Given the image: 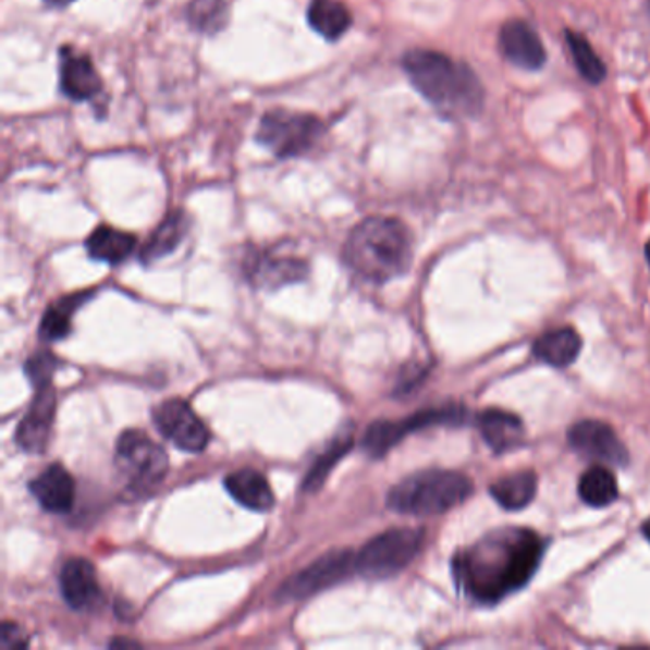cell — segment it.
I'll list each match as a JSON object with an SVG mask.
<instances>
[{"label": "cell", "instance_id": "cell-3", "mask_svg": "<svg viewBox=\"0 0 650 650\" xmlns=\"http://www.w3.org/2000/svg\"><path fill=\"white\" fill-rule=\"evenodd\" d=\"M344 260L353 273L370 283H388L410 268L413 235L395 218H367L345 241Z\"/></svg>", "mask_w": 650, "mask_h": 650}, {"label": "cell", "instance_id": "cell-20", "mask_svg": "<svg viewBox=\"0 0 650 650\" xmlns=\"http://www.w3.org/2000/svg\"><path fill=\"white\" fill-rule=\"evenodd\" d=\"M536 359L555 368H565L578 359L581 352V338L576 330L559 329L545 332L535 342Z\"/></svg>", "mask_w": 650, "mask_h": 650}, {"label": "cell", "instance_id": "cell-24", "mask_svg": "<svg viewBox=\"0 0 650 650\" xmlns=\"http://www.w3.org/2000/svg\"><path fill=\"white\" fill-rule=\"evenodd\" d=\"M307 22L327 40H338L352 25V14L340 0H311Z\"/></svg>", "mask_w": 650, "mask_h": 650}, {"label": "cell", "instance_id": "cell-2", "mask_svg": "<svg viewBox=\"0 0 650 650\" xmlns=\"http://www.w3.org/2000/svg\"><path fill=\"white\" fill-rule=\"evenodd\" d=\"M403 68L414 88L443 115L459 119L481 111L485 90L466 63L433 50H413L403 58Z\"/></svg>", "mask_w": 650, "mask_h": 650}, {"label": "cell", "instance_id": "cell-5", "mask_svg": "<svg viewBox=\"0 0 650 650\" xmlns=\"http://www.w3.org/2000/svg\"><path fill=\"white\" fill-rule=\"evenodd\" d=\"M115 466L128 489L136 496H142L167 477L169 456L161 444L155 443L147 433L128 429L116 441Z\"/></svg>", "mask_w": 650, "mask_h": 650}, {"label": "cell", "instance_id": "cell-10", "mask_svg": "<svg viewBox=\"0 0 650 650\" xmlns=\"http://www.w3.org/2000/svg\"><path fill=\"white\" fill-rule=\"evenodd\" d=\"M154 421L162 436L182 451L203 452L210 441L207 426L182 398H169L155 406Z\"/></svg>", "mask_w": 650, "mask_h": 650}, {"label": "cell", "instance_id": "cell-23", "mask_svg": "<svg viewBox=\"0 0 650 650\" xmlns=\"http://www.w3.org/2000/svg\"><path fill=\"white\" fill-rule=\"evenodd\" d=\"M187 228H189V223H187V216L184 212H180V210L170 212L142 248V254H139L142 261L151 263V261L161 260L164 256L174 253L180 243L184 241Z\"/></svg>", "mask_w": 650, "mask_h": 650}, {"label": "cell", "instance_id": "cell-27", "mask_svg": "<svg viewBox=\"0 0 650 650\" xmlns=\"http://www.w3.org/2000/svg\"><path fill=\"white\" fill-rule=\"evenodd\" d=\"M187 22L200 33L216 35L230 22L228 0H192L187 9Z\"/></svg>", "mask_w": 650, "mask_h": 650}, {"label": "cell", "instance_id": "cell-21", "mask_svg": "<svg viewBox=\"0 0 650 650\" xmlns=\"http://www.w3.org/2000/svg\"><path fill=\"white\" fill-rule=\"evenodd\" d=\"M136 248V237L126 231L115 230L109 225H100L86 238V250L90 258L116 266L126 260Z\"/></svg>", "mask_w": 650, "mask_h": 650}, {"label": "cell", "instance_id": "cell-35", "mask_svg": "<svg viewBox=\"0 0 650 650\" xmlns=\"http://www.w3.org/2000/svg\"><path fill=\"white\" fill-rule=\"evenodd\" d=\"M649 14H650V0H649Z\"/></svg>", "mask_w": 650, "mask_h": 650}, {"label": "cell", "instance_id": "cell-28", "mask_svg": "<svg viewBox=\"0 0 650 650\" xmlns=\"http://www.w3.org/2000/svg\"><path fill=\"white\" fill-rule=\"evenodd\" d=\"M566 45L573 56L574 65L584 81H588L591 85L603 83L606 77V68L588 40L580 37L578 33L566 32Z\"/></svg>", "mask_w": 650, "mask_h": 650}, {"label": "cell", "instance_id": "cell-15", "mask_svg": "<svg viewBox=\"0 0 650 650\" xmlns=\"http://www.w3.org/2000/svg\"><path fill=\"white\" fill-rule=\"evenodd\" d=\"M60 588L73 611H90L100 601V584L86 559H70L60 573Z\"/></svg>", "mask_w": 650, "mask_h": 650}, {"label": "cell", "instance_id": "cell-34", "mask_svg": "<svg viewBox=\"0 0 650 650\" xmlns=\"http://www.w3.org/2000/svg\"><path fill=\"white\" fill-rule=\"evenodd\" d=\"M645 254H647V260L650 263V243H647V246H645Z\"/></svg>", "mask_w": 650, "mask_h": 650}, {"label": "cell", "instance_id": "cell-17", "mask_svg": "<svg viewBox=\"0 0 650 650\" xmlns=\"http://www.w3.org/2000/svg\"><path fill=\"white\" fill-rule=\"evenodd\" d=\"M29 492L45 512L68 513L75 502V481L60 464H52L29 482Z\"/></svg>", "mask_w": 650, "mask_h": 650}, {"label": "cell", "instance_id": "cell-29", "mask_svg": "<svg viewBox=\"0 0 650 650\" xmlns=\"http://www.w3.org/2000/svg\"><path fill=\"white\" fill-rule=\"evenodd\" d=\"M81 302H83L81 296H73V298L60 299L54 306L48 307L47 314L40 321V338L47 342H58L68 336L71 330V315L75 314Z\"/></svg>", "mask_w": 650, "mask_h": 650}, {"label": "cell", "instance_id": "cell-26", "mask_svg": "<svg viewBox=\"0 0 650 650\" xmlns=\"http://www.w3.org/2000/svg\"><path fill=\"white\" fill-rule=\"evenodd\" d=\"M353 446V433L345 431L342 436H338L332 443L329 444V449L322 452L319 458L315 459L314 466L309 469V474L304 479V490L306 492H315L322 487V482L327 481L330 471L336 467L338 462L344 458L345 454L349 452Z\"/></svg>", "mask_w": 650, "mask_h": 650}, {"label": "cell", "instance_id": "cell-11", "mask_svg": "<svg viewBox=\"0 0 650 650\" xmlns=\"http://www.w3.org/2000/svg\"><path fill=\"white\" fill-rule=\"evenodd\" d=\"M568 444L586 458L603 462L609 466L624 467L629 454L616 431L599 420H581L568 429Z\"/></svg>", "mask_w": 650, "mask_h": 650}, {"label": "cell", "instance_id": "cell-33", "mask_svg": "<svg viewBox=\"0 0 650 650\" xmlns=\"http://www.w3.org/2000/svg\"><path fill=\"white\" fill-rule=\"evenodd\" d=\"M642 535H645V538L650 542V519L642 525Z\"/></svg>", "mask_w": 650, "mask_h": 650}, {"label": "cell", "instance_id": "cell-14", "mask_svg": "<svg viewBox=\"0 0 650 650\" xmlns=\"http://www.w3.org/2000/svg\"><path fill=\"white\" fill-rule=\"evenodd\" d=\"M60 62V86L62 93L73 101H90L103 90L101 77L94 68L93 60L85 54L63 48Z\"/></svg>", "mask_w": 650, "mask_h": 650}, {"label": "cell", "instance_id": "cell-8", "mask_svg": "<svg viewBox=\"0 0 650 650\" xmlns=\"http://www.w3.org/2000/svg\"><path fill=\"white\" fill-rule=\"evenodd\" d=\"M467 414L459 406H444V408H431V410H421V413L408 416L405 420L375 421L370 428L365 431L363 437V449L375 456L382 458L388 452L401 443L408 433L418 431V429L431 428V426H458L466 421Z\"/></svg>", "mask_w": 650, "mask_h": 650}, {"label": "cell", "instance_id": "cell-6", "mask_svg": "<svg viewBox=\"0 0 650 650\" xmlns=\"http://www.w3.org/2000/svg\"><path fill=\"white\" fill-rule=\"evenodd\" d=\"M324 138V124L314 115L275 109L261 116L258 142L279 159L311 154Z\"/></svg>", "mask_w": 650, "mask_h": 650}, {"label": "cell", "instance_id": "cell-12", "mask_svg": "<svg viewBox=\"0 0 650 650\" xmlns=\"http://www.w3.org/2000/svg\"><path fill=\"white\" fill-rule=\"evenodd\" d=\"M37 393L16 431V441L24 451L40 454L47 449L48 436L54 424L56 391L52 382L35 385Z\"/></svg>", "mask_w": 650, "mask_h": 650}, {"label": "cell", "instance_id": "cell-32", "mask_svg": "<svg viewBox=\"0 0 650 650\" xmlns=\"http://www.w3.org/2000/svg\"><path fill=\"white\" fill-rule=\"evenodd\" d=\"M45 2L56 9H63V7H70L71 2H75V0H45Z\"/></svg>", "mask_w": 650, "mask_h": 650}, {"label": "cell", "instance_id": "cell-4", "mask_svg": "<svg viewBox=\"0 0 650 650\" xmlns=\"http://www.w3.org/2000/svg\"><path fill=\"white\" fill-rule=\"evenodd\" d=\"M474 492L469 477L449 469H426L406 477L388 494V507L403 515H441Z\"/></svg>", "mask_w": 650, "mask_h": 650}, {"label": "cell", "instance_id": "cell-18", "mask_svg": "<svg viewBox=\"0 0 650 650\" xmlns=\"http://www.w3.org/2000/svg\"><path fill=\"white\" fill-rule=\"evenodd\" d=\"M225 489L238 504L253 512H269L275 505V494L268 479L250 467L237 469L225 477Z\"/></svg>", "mask_w": 650, "mask_h": 650}, {"label": "cell", "instance_id": "cell-31", "mask_svg": "<svg viewBox=\"0 0 650 650\" xmlns=\"http://www.w3.org/2000/svg\"><path fill=\"white\" fill-rule=\"evenodd\" d=\"M0 639H2V647L4 649L27 647V639H25L24 631L16 624H10V622L2 624V637Z\"/></svg>", "mask_w": 650, "mask_h": 650}, {"label": "cell", "instance_id": "cell-16", "mask_svg": "<svg viewBox=\"0 0 650 650\" xmlns=\"http://www.w3.org/2000/svg\"><path fill=\"white\" fill-rule=\"evenodd\" d=\"M306 275V261L286 254L258 253L248 263V279L260 289L298 283Z\"/></svg>", "mask_w": 650, "mask_h": 650}, {"label": "cell", "instance_id": "cell-1", "mask_svg": "<svg viewBox=\"0 0 650 650\" xmlns=\"http://www.w3.org/2000/svg\"><path fill=\"white\" fill-rule=\"evenodd\" d=\"M543 551L545 542L535 530L500 528L456 555L452 571L459 589L475 603H500L532 580Z\"/></svg>", "mask_w": 650, "mask_h": 650}, {"label": "cell", "instance_id": "cell-25", "mask_svg": "<svg viewBox=\"0 0 650 650\" xmlns=\"http://www.w3.org/2000/svg\"><path fill=\"white\" fill-rule=\"evenodd\" d=\"M578 494L591 507H606L618 500L616 477L606 467H589L578 482Z\"/></svg>", "mask_w": 650, "mask_h": 650}, {"label": "cell", "instance_id": "cell-19", "mask_svg": "<svg viewBox=\"0 0 650 650\" xmlns=\"http://www.w3.org/2000/svg\"><path fill=\"white\" fill-rule=\"evenodd\" d=\"M477 426L481 429L485 443L496 454L513 451L525 441L523 421L515 414L505 410H485L479 416Z\"/></svg>", "mask_w": 650, "mask_h": 650}, {"label": "cell", "instance_id": "cell-22", "mask_svg": "<svg viewBox=\"0 0 650 650\" xmlns=\"http://www.w3.org/2000/svg\"><path fill=\"white\" fill-rule=\"evenodd\" d=\"M538 477L535 471H517L505 475L490 487V496L507 512H519L536 496Z\"/></svg>", "mask_w": 650, "mask_h": 650}, {"label": "cell", "instance_id": "cell-30", "mask_svg": "<svg viewBox=\"0 0 650 650\" xmlns=\"http://www.w3.org/2000/svg\"><path fill=\"white\" fill-rule=\"evenodd\" d=\"M56 368H58V359L54 355L39 353V355H35V357L27 360L25 372L35 385H40V383L52 382Z\"/></svg>", "mask_w": 650, "mask_h": 650}, {"label": "cell", "instance_id": "cell-9", "mask_svg": "<svg viewBox=\"0 0 650 650\" xmlns=\"http://www.w3.org/2000/svg\"><path fill=\"white\" fill-rule=\"evenodd\" d=\"M353 571H357V568H355V555L352 551H330L284 581L279 589V599H283V601L307 599L322 589L336 586L340 581L345 580Z\"/></svg>", "mask_w": 650, "mask_h": 650}, {"label": "cell", "instance_id": "cell-13", "mask_svg": "<svg viewBox=\"0 0 650 650\" xmlns=\"http://www.w3.org/2000/svg\"><path fill=\"white\" fill-rule=\"evenodd\" d=\"M500 47L505 58L520 70H540L548 58L538 33L520 20H512L502 27Z\"/></svg>", "mask_w": 650, "mask_h": 650}, {"label": "cell", "instance_id": "cell-7", "mask_svg": "<svg viewBox=\"0 0 650 650\" xmlns=\"http://www.w3.org/2000/svg\"><path fill=\"white\" fill-rule=\"evenodd\" d=\"M424 532L418 528H391L372 538L355 555V568L368 580H383L405 571L418 555Z\"/></svg>", "mask_w": 650, "mask_h": 650}]
</instances>
